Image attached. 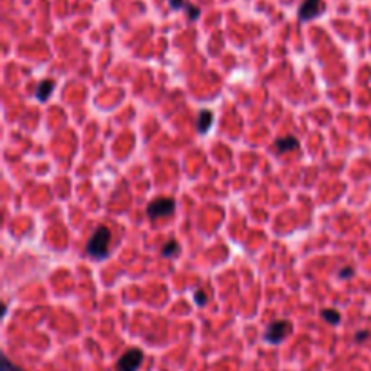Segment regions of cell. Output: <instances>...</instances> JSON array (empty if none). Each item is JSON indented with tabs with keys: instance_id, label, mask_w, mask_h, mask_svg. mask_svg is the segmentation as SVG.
Segmentation results:
<instances>
[{
	"instance_id": "6da1fadb",
	"label": "cell",
	"mask_w": 371,
	"mask_h": 371,
	"mask_svg": "<svg viewBox=\"0 0 371 371\" xmlns=\"http://www.w3.org/2000/svg\"><path fill=\"white\" fill-rule=\"evenodd\" d=\"M109 243H111V232L107 226H98L94 234L91 236L89 243H87V252L89 255L96 259L107 257L109 254Z\"/></svg>"
},
{
	"instance_id": "7a4b0ae2",
	"label": "cell",
	"mask_w": 371,
	"mask_h": 371,
	"mask_svg": "<svg viewBox=\"0 0 371 371\" xmlns=\"http://www.w3.org/2000/svg\"><path fill=\"white\" fill-rule=\"evenodd\" d=\"M174 212V201L170 198H162L156 199L149 205L147 208V214L150 219H157V218H167Z\"/></svg>"
},
{
	"instance_id": "3957f363",
	"label": "cell",
	"mask_w": 371,
	"mask_h": 371,
	"mask_svg": "<svg viewBox=\"0 0 371 371\" xmlns=\"http://www.w3.org/2000/svg\"><path fill=\"white\" fill-rule=\"evenodd\" d=\"M290 330H292V328H290L288 321H275V323H272L270 326H268L267 333H264V339H267L268 342L277 344V342L285 341V339L288 337Z\"/></svg>"
},
{
	"instance_id": "277c9868",
	"label": "cell",
	"mask_w": 371,
	"mask_h": 371,
	"mask_svg": "<svg viewBox=\"0 0 371 371\" xmlns=\"http://www.w3.org/2000/svg\"><path fill=\"white\" fill-rule=\"evenodd\" d=\"M143 353L139 349H129L125 355H121V359L118 360L116 371H136L142 366Z\"/></svg>"
},
{
	"instance_id": "5b68a950",
	"label": "cell",
	"mask_w": 371,
	"mask_h": 371,
	"mask_svg": "<svg viewBox=\"0 0 371 371\" xmlns=\"http://www.w3.org/2000/svg\"><path fill=\"white\" fill-rule=\"evenodd\" d=\"M324 11L323 0H304L299 8V19L301 20H311L319 16Z\"/></svg>"
},
{
	"instance_id": "8992f818",
	"label": "cell",
	"mask_w": 371,
	"mask_h": 371,
	"mask_svg": "<svg viewBox=\"0 0 371 371\" xmlns=\"http://www.w3.org/2000/svg\"><path fill=\"white\" fill-rule=\"evenodd\" d=\"M275 147H277L279 152H288V150H293L299 147V142H297V138H293V136H285V138H279L277 142H275Z\"/></svg>"
},
{
	"instance_id": "52a82bcc",
	"label": "cell",
	"mask_w": 371,
	"mask_h": 371,
	"mask_svg": "<svg viewBox=\"0 0 371 371\" xmlns=\"http://www.w3.org/2000/svg\"><path fill=\"white\" fill-rule=\"evenodd\" d=\"M52 89H55V82H52V80H45V82H42L40 85H38L37 98L38 100H47V98L51 96Z\"/></svg>"
},
{
	"instance_id": "ba28073f",
	"label": "cell",
	"mask_w": 371,
	"mask_h": 371,
	"mask_svg": "<svg viewBox=\"0 0 371 371\" xmlns=\"http://www.w3.org/2000/svg\"><path fill=\"white\" fill-rule=\"evenodd\" d=\"M210 125H212V114H210L208 111H203V113L199 114L198 129H199L201 132H206V131H208Z\"/></svg>"
},
{
	"instance_id": "9c48e42d",
	"label": "cell",
	"mask_w": 371,
	"mask_h": 371,
	"mask_svg": "<svg viewBox=\"0 0 371 371\" xmlns=\"http://www.w3.org/2000/svg\"><path fill=\"white\" fill-rule=\"evenodd\" d=\"M323 317L326 323L330 324H339L341 323V313H339L337 310H324L323 311Z\"/></svg>"
},
{
	"instance_id": "30bf717a",
	"label": "cell",
	"mask_w": 371,
	"mask_h": 371,
	"mask_svg": "<svg viewBox=\"0 0 371 371\" xmlns=\"http://www.w3.org/2000/svg\"><path fill=\"white\" fill-rule=\"evenodd\" d=\"M176 252H178V243L176 241H169V243L163 246L162 254L163 255H172V254H176Z\"/></svg>"
},
{
	"instance_id": "8fae6325",
	"label": "cell",
	"mask_w": 371,
	"mask_h": 371,
	"mask_svg": "<svg viewBox=\"0 0 371 371\" xmlns=\"http://www.w3.org/2000/svg\"><path fill=\"white\" fill-rule=\"evenodd\" d=\"M196 303H198V304H205L206 303V295L201 292V290H198V292H196Z\"/></svg>"
},
{
	"instance_id": "7c38bea8",
	"label": "cell",
	"mask_w": 371,
	"mask_h": 371,
	"mask_svg": "<svg viewBox=\"0 0 371 371\" xmlns=\"http://www.w3.org/2000/svg\"><path fill=\"white\" fill-rule=\"evenodd\" d=\"M2 371H22V369H20V367H16V366H13L9 360H4V369H2Z\"/></svg>"
},
{
	"instance_id": "4fadbf2b",
	"label": "cell",
	"mask_w": 371,
	"mask_h": 371,
	"mask_svg": "<svg viewBox=\"0 0 371 371\" xmlns=\"http://www.w3.org/2000/svg\"><path fill=\"white\" fill-rule=\"evenodd\" d=\"M169 4H170V8H174V9H181L185 6V2L183 0H169Z\"/></svg>"
},
{
	"instance_id": "5bb4252c",
	"label": "cell",
	"mask_w": 371,
	"mask_h": 371,
	"mask_svg": "<svg viewBox=\"0 0 371 371\" xmlns=\"http://www.w3.org/2000/svg\"><path fill=\"white\" fill-rule=\"evenodd\" d=\"M187 11H188V15H190L192 20H196V19L199 16V9H198V8H190V6H188Z\"/></svg>"
},
{
	"instance_id": "9a60e30c",
	"label": "cell",
	"mask_w": 371,
	"mask_h": 371,
	"mask_svg": "<svg viewBox=\"0 0 371 371\" xmlns=\"http://www.w3.org/2000/svg\"><path fill=\"white\" fill-rule=\"evenodd\" d=\"M351 268H344V270L341 272V277H349V275H351Z\"/></svg>"
}]
</instances>
